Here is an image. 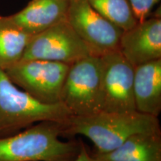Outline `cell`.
<instances>
[{"mask_svg":"<svg viewBox=\"0 0 161 161\" xmlns=\"http://www.w3.org/2000/svg\"><path fill=\"white\" fill-rule=\"evenodd\" d=\"M61 125L62 134L87 137L97 154L112 152L134 134L160 130L158 117L137 111L71 116Z\"/></svg>","mask_w":161,"mask_h":161,"instance_id":"1","label":"cell"},{"mask_svg":"<svg viewBox=\"0 0 161 161\" xmlns=\"http://www.w3.org/2000/svg\"><path fill=\"white\" fill-rule=\"evenodd\" d=\"M61 124L41 122L0 137V161H73L80 143L60 140Z\"/></svg>","mask_w":161,"mask_h":161,"instance_id":"2","label":"cell"},{"mask_svg":"<svg viewBox=\"0 0 161 161\" xmlns=\"http://www.w3.org/2000/svg\"><path fill=\"white\" fill-rule=\"evenodd\" d=\"M71 116L62 103H43L19 90L0 68V137L11 135L37 122L64 125Z\"/></svg>","mask_w":161,"mask_h":161,"instance_id":"3","label":"cell"},{"mask_svg":"<svg viewBox=\"0 0 161 161\" xmlns=\"http://www.w3.org/2000/svg\"><path fill=\"white\" fill-rule=\"evenodd\" d=\"M101 57L89 55L69 66L62 88L60 102L72 116H84L101 112Z\"/></svg>","mask_w":161,"mask_h":161,"instance_id":"4","label":"cell"},{"mask_svg":"<svg viewBox=\"0 0 161 161\" xmlns=\"http://www.w3.org/2000/svg\"><path fill=\"white\" fill-rule=\"evenodd\" d=\"M69 64L45 60H22L6 69L11 81L36 99L58 104Z\"/></svg>","mask_w":161,"mask_h":161,"instance_id":"5","label":"cell"},{"mask_svg":"<svg viewBox=\"0 0 161 161\" xmlns=\"http://www.w3.org/2000/svg\"><path fill=\"white\" fill-rule=\"evenodd\" d=\"M66 20L92 55L119 50L123 31L96 11L88 0H68Z\"/></svg>","mask_w":161,"mask_h":161,"instance_id":"6","label":"cell"},{"mask_svg":"<svg viewBox=\"0 0 161 161\" xmlns=\"http://www.w3.org/2000/svg\"><path fill=\"white\" fill-rule=\"evenodd\" d=\"M89 55H92L89 48L65 19L34 35L22 60H45L71 65Z\"/></svg>","mask_w":161,"mask_h":161,"instance_id":"7","label":"cell"},{"mask_svg":"<svg viewBox=\"0 0 161 161\" xmlns=\"http://www.w3.org/2000/svg\"><path fill=\"white\" fill-rule=\"evenodd\" d=\"M102 103L101 111H136L134 97V67L119 50L101 56Z\"/></svg>","mask_w":161,"mask_h":161,"instance_id":"8","label":"cell"},{"mask_svg":"<svg viewBox=\"0 0 161 161\" xmlns=\"http://www.w3.org/2000/svg\"><path fill=\"white\" fill-rule=\"evenodd\" d=\"M119 51L135 66L161 59V19L160 16L137 23L123 31Z\"/></svg>","mask_w":161,"mask_h":161,"instance_id":"9","label":"cell"},{"mask_svg":"<svg viewBox=\"0 0 161 161\" xmlns=\"http://www.w3.org/2000/svg\"><path fill=\"white\" fill-rule=\"evenodd\" d=\"M133 86L136 111L158 117L161 111V59L135 66Z\"/></svg>","mask_w":161,"mask_h":161,"instance_id":"10","label":"cell"},{"mask_svg":"<svg viewBox=\"0 0 161 161\" xmlns=\"http://www.w3.org/2000/svg\"><path fill=\"white\" fill-rule=\"evenodd\" d=\"M68 0H31L10 17L29 35L34 36L66 19Z\"/></svg>","mask_w":161,"mask_h":161,"instance_id":"11","label":"cell"},{"mask_svg":"<svg viewBox=\"0 0 161 161\" xmlns=\"http://www.w3.org/2000/svg\"><path fill=\"white\" fill-rule=\"evenodd\" d=\"M92 156L107 161H161V131L138 133L112 152Z\"/></svg>","mask_w":161,"mask_h":161,"instance_id":"12","label":"cell"},{"mask_svg":"<svg viewBox=\"0 0 161 161\" xmlns=\"http://www.w3.org/2000/svg\"><path fill=\"white\" fill-rule=\"evenodd\" d=\"M33 36L19 28L10 17L0 15V68L5 70L23 58Z\"/></svg>","mask_w":161,"mask_h":161,"instance_id":"13","label":"cell"},{"mask_svg":"<svg viewBox=\"0 0 161 161\" xmlns=\"http://www.w3.org/2000/svg\"><path fill=\"white\" fill-rule=\"evenodd\" d=\"M101 15L122 30L131 29L138 23L133 15L128 0H88Z\"/></svg>","mask_w":161,"mask_h":161,"instance_id":"14","label":"cell"},{"mask_svg":"<svg viewBox=\"0 0 161 161\" xmlns=\"http://www.w3.org/2000/svg\"><path fill=\"white\" fill-rule=\"evenodd\" d=\"M160 0H128L133 15L138 23L148 19L154 6Z\"/></svg>","mask_w":161,"mask_h":161,"instance_id":"15","label":"cell"},{"mask_svg":"<svg viewBox=\"0 0 161 161\" xmlns=\"http://www.w3.org/2000/svg\"><path fill=\"white\" fill-rule=\"evenodd\" d=\"M80 151L73 161H94L92 154H90L88 152L85 145L82 142H80Z\"/></svg>","mask_w":161,"mask_h":161,"instance_id":"16","label":"cell"},{"mask_svg":"<svg viewBox=\"0 0 161 161\" xmlns=\"http://www.w3.org/2000/svg\"><path fill=\"white\" fill-rule=\"evenodd\" d=\"M92 158H93V157H92ZM93 159H94V161H107V160H98V159H96V158H93Z\"/></svg>","mask_w":161,"mask_h":161,"instance_id":"17","label":"cell"}]
</instances>
